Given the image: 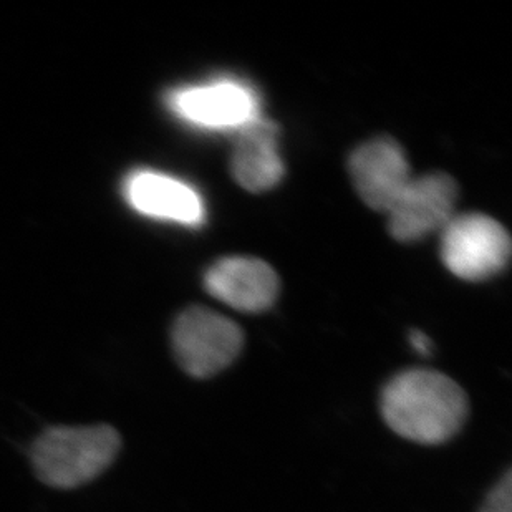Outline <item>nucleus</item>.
<instances>
[{
  "label": "nucleus",
  "instance_id": "obj_8",
  "mask_svg": "<svg viewBox=\"0 0 512 512\" xmlns=\"http://www.w3.org/2000/svg\"><path fill=\"white\" fill-rule=\"evenodd\" d=\"M209 294L241 312H264L276 302L279 277L267 262L254 257H226L204 277Z\"/></svg>",
  "mask_w": 512,
  "mask_h": 512
},
{
  "label": "nucleus",
  "instance_id": "obj_4",
  "mask_svg": "<svg viewBox=\"0 0 512 512\" xmlns=\"http://www.w3.org/2000/svg\"><path fill=\"white\" fill-rule=\"evenodd\" d=\"M511 237L503 224L479 213L455 214L441 231V259L464 281H486L508 266Z\"/></svg>",
  "mask_w": 512,
  "mask_h": 512
},
{
  "label": "nucleus",
  "instance_id": "obj_6",
  "mask_svg": "<svg viewBox=\"0 0 512 512\" xmlns=\"http://www.w3.org/2000/svg\"><path fill=\"white\" fill-rule=\"evenodd\" d=\"M458 184L443 173L411 178L388 211V229L397 241L416 242L443 231L455 216Z\"/></svg>",
  "mask_w": 512,
  "mask_h": 512
},
{
  "label": "nucleus",
  "instance_id": "obj_1",
  "mask_svg": "<svg viewBox=\"0 0 512 512\" xmlns=\"http://www.w3.org/2000/svg\"><path fill=\"white\" fill-rule=\"evenodd\" d=\"M468 397L455 380L435 370H406L383 388V420L420 445H443L468 418Z\"/></svg>",
  "mask_w": 512,
  "mask_h": 512
},
{
  "label": "nucleus",
  "instance_id": "obj_11",
  "mask_svg": "<svg viewBox=\"0 0 512 512\" xmlns=\"http://www.w3.org/2000/svg\"><path fill=\"white\" fill-rule=\"evenodd\" d=\"M481 512H512V474L506 473L484 501Z\"/></svg>",
  "mask_w": 512,
  "mask_h": 512
},
{
  "label": "nucleus",
  "instance_id": "obj_12",
  "mask_svg": "<svg viewBox=\"0 0 512 512\" xmlns=\"http://www.w3.org/2000/svg\"><path fill=\"white\" fill-rule=\"evenodd\" d=\"M410 342L416 352L421 353V355H428L431 352L430 339L421 330H413V334L410 335Z\"/></svg>",
  "mask_w": 512,
  "mask_h": 512
},
{
  "label": "nucleus",
  "instance_id": "obj_7",
  "mask_svg": "<svg viewBox=\"0 0 512 512\" xmlns=\"http://www.w3.org/2000/svg\"><path fill=\"white\" fill-rule=\"evenodd\" d=\"M348 171L363 203L385 214L411 179L405 151L388 136L358 146L348 160Z\"/></svg>",
  "mask_w": 512,
  "mask_h": 512
},
{
  "label": "nucleus",
  "instance_id": "obj_2",
  "mask_svg": "<svg viewBox=\"0 0 512 512\" xmlns=\"http://www.w3.org/2000/svg\"><path fill=\"white\" fill-rule=\"evenodd\" d=\"M121 438L112 426H55L32 446V463L40 481L72 489L90 483L115 461Z\"/></svg>",
  "mask_w": 512,
  "mask_h": 512
},
{
  "label": "nucleus",
  "instance_id": "obj_3",
  "mask_svg": "<svg viewBox=\"0 0 512 512\" xmlns=\"http://www.w3.org/2000/svg\"><path fill=\"white\" fill-rule=\"evenodd\" d=\"M173 350L179 367L194 378H211L231 365L244 345L241 327L228 317L191 307L173 325Z\"/></svg>",
  "mask_w": 512,
  "mask_h": 512
},
{
  "label": "nucleus",
  "instance_id": "obj_9",
  "mask_svg": "<svg viewBox=\"0 0 512 512\" xmlns=\"http://www.w3.org/2000/svg\"><path fill=\"white\" fill-rule=\"evenodd\" d=\"M123 189L131 208L143 216L186 226L204 223L206 209L198 191L173 176L136 171L126 178Z\"/></svg>",
  "mask_w": 512,
  "mask_h": 512
},
{
  "label": "nucleus",
  "instance_id": "obj_10",
  "mask_svg": "<svg viewBox=\"0 0 512 512\" xmlns=\"http://www.w3.org/2000/svg\"><path fill=\"white\" fill-rule=\"evenodd\" d=\"M231 171L237 183L251 193H264L281 183L285 166L276 123L259 116L237 131Z\"/></svg>",
  "mask_w": 512,
  "mask_h": 512
},
{
  "label": "nucleus",
  "instance_id": "obj_5",
  "mask_svg": "<svg viewBox=\"0 0 512 512\" xmlns=\"http://www.w3.org/2000/svg\"><path fill=\"white\" fill-rule=\"evenodd\" d=\"M166 103L178 118L206 130L239 131L261 116L256 93L236 80L176 88Z\"/></svg>",
  "mask_w": 512,
  "mask_h": 512
}]
</instances>
